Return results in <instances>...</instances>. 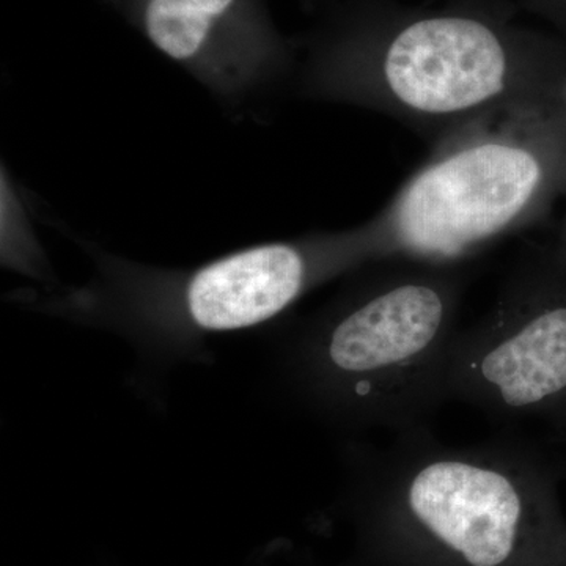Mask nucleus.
<instances>
[{"instance_id":"obj_1","label":"nucleus","mask_w":566,"mask_h":566,"mask_svg":"<svg viewBox=\"0 0 566 566\" xmlns=\"http://www.w3.org/2000/svg\"><path fill=\"white\" fill-rule=\"evenodd\" d=\"M387 560L400 566H532L556 558L564 534L553 476L526 446L398 436L370 476Z\"/></svg>"},{"instance_id":"obj_7","label":"nucleus","mask_w":566,"mask_h":566,"mask_svg":"<svg viewBox=\"0 0 566 566\" xmlns=\"http://www.w3.org/2000/svg\"><path fill=\"white\" fill-rule=\"evenodd\" d=\"M312 275L314 264L297 245H259L202 268L188 283L186 307L203 329H243L285 311Z\"/></svg>"},{"instance_id":"obj_6","label":"nucleus","mask_w":566,"mask_h":566,"mask_svg":"<svg viewBox=\"0 0 566 566\" xmlns=\"http://www.w3.org/2000/svg\"><path fill=\"white\" fill-rule=\"evenodd\" d=\"M170 61L214 81H243L281 52L262 0H114Z\"/></svg>"},{"instance_id":"obj_2","label":"nucleus","mask_w":566,"mask_h":566,"mask_svg":"<svg viewBox=\"0 0 566 566\" xmlns=\"http://www.w3.org/2000/svg\"><path fill=\"white\" fill-rule=\"evenodd\" d=\"M528 103L457 126L378 218L349 234L342 262L449 266L515 232L542 200L549 164Z\"/></svg>"},{"instance_id":"obj_4","label":"nucleus","mask_w":566,"mask_h":566,"mask_svg":"<svg viewBox=\"0 0 566 566\" xmlns=\"http://www.w3.org/2000/svg\"><path fill=\"white\" fill-rule=\"evenodd\" d=\"M356 77L360 98L422 123L461 126L527 102L515 50L486 22L457 14L409 22Z\"/></svg>"},{"instance_id":"obj_3","label":"nucleus","mask_w":566,"mask_h":566,"mask_svg":"<svg viewBox=\"0 0 566 566\" xmlns=\"http://www.w3.org/2000/svg\"><path fill=\"white\" fill-rule=\"evenodd\" d=\"M460 281L447 266L387 274L338 312L316 342L319 381L356 419L398 436L423 430L447 400Z\"/></svg>"},{"instance_id":"obj_5","label":"nucleus","mask_w":566,"mask_h":566,"mask_svg":"<svg viewBox=\"0 0 566 566\" xmlns=\"http://www.w3.org/2000/svg\"><path fill=\"white\" fill-rule=\"evenodd\" d=\"M447 400L515 422L566 409V300L513 279L486 318L458 333Z\"/></svg>"}]
</instances>
